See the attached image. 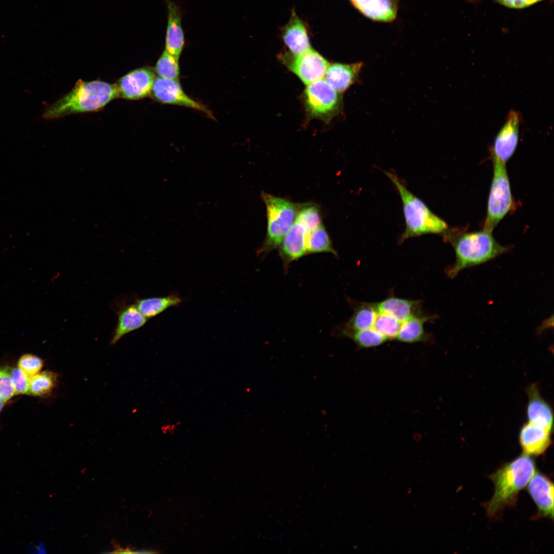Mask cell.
Returning <instances> with one entry per match:
<instances>
[{"label":"cell","instance_id":"obj_1","mask_svg":"<svg viewBox=\"0 0 554 554\" xmlns=\"http://www.w3.org/2000/svg\"><path fill=\"white\" fill-rule=\"evenodd\" d=\"M491 233L485 230L461 232L447 229L442 233L456 254L455 262L447 270L449 277L454 278L462 270L485 263L508 250L497 242Z\"/></svg>","mask_w":554,"mask_h":554},{"label":"cell","instance_id":"obj_2","mask_svg":"<svg viewBox=\"0 0 554 554\" xmlns=\"http://www.w3.org/2000/svg\"><path fill=\"white\" fill-rule=\"evenodd\" d=\"M117 97L115 84L80 79L70 91L46 110L44 116L55 119L72 114L97 111Z\"/></svg>","mask_w":554,"mask_h":554},{"label":"cell","instance_id":"obj_3","mask_svg":"<svg viewBox=\"0 0 554 554\" xmlns=\"http://www.w3.org/2000/svg\"><path fill=\"white\" fill-rule=\"evenodd\" d=\"M535 470L534 461L524 453L492 473L490 479L494 489L492 497L485 505L488 515L495 517L505 508L513 505Z\"/></svg>","mask_w":554,"mask_h":554},{"label":"cell","instance_id":"obj_4","mask_svg":"<svg viewBox=\"0 0 554 554\" xmlns=\"http://www.w3.org/2000/svg\"><path fill=\"white\" fill-rule=\"evenodd\" d=\"M384 172L395 186L402 202L405 229L400 242L426 234H442L448 229L446 222L410 192L396 175L388 171Z\"/></svg>","mask_w":554,"mask_h":554},{"label":"cell","instance_id":"obj_5","mask_svg":"<svg viewBox=\"0 0 554 554\" xmlns=\"http://www.w3.org/2000/svg\"><path fill=\"white\" fill-rule=\"evenodd\" d=\"M262 197L266 207L267 229L258 254L264 256L280 247L296 219L299 204L265 192Z\"/></svg>","mask_w":554,"mask_h":554},{"label":"cell","instance_id":"obj_6","mask_svg":"<svg viewBox=\"0 0 554 554\" xmlns=\"http://www.w3.org/2000/svg\"><path fill=\"white\" fill-rule=\"evenodd\" d=\"M302 100L308 118L319 119L326 123L339 114L343 108L342 93L325 79L307 86Z\"/></svg>","mask_w":554,"mask_h":554},{"label":"cell","instance_id":"obj_7","mask_svg":"<svg viewBox=\"0 0 554 554\" xmlns=\"http://www.w3.org/2000/svg\"><path fill=\"white\" fill-rule=\"evenodd\" d=\"M492 160L493 178L484 225V230L491 232L511 209L513 204L506 164L497 160Z\"/></svg>","mask_w":554,"mask_h":554},{"label":"cell","instance_id":"obj_8","mask_svg":"<svg viewBox=\"0 0 554 554\" xmlns=\"http://www.w3.org/2000/svg\"><path fill=\"white\" fill-rule=\"evenodd\" d=\"M280 58L283 64L307 86L322 79L329 64L324 57L311 48L298 55L286 53L282 54Z\"/></svg>","mask_w":554,"mask_h":554},{"label":"cell","instance_id":"obj_9","mask_svg":"<svg viewBox=\"0 0 554 554\" xmlns=\"http://www.w3.org/2000/svg\"><path fill=\"white\" fill-rule=\"evenodd\" d=\"M150 95L153 99L161 103L188 107L200 111L213 118L212 113L208 108L184 92L178 80L155 78Z\"/></svg>","mask_w":554,"mask_h":554},{"label":"cell","instance_id":"obj_10","mask_svg":"<svg viewBox=\"0 0 554 554\" xmlns=\"http://www.w3.org/2000/svg\"><path fill=\"white\" fill-rule=\"evenodd\" d=\"M155 79L149 67L134 69L121 77L115 84L118 97L129 100L143 98L150 95Z\"/></svg>","mask_w":554,"mask_h":554},{"label":"cell","instance_id":"obj_11","mask_svg":"<svg viewBox=\"0 0 554 554\" xmlns=\"http://www.w3.org/2000/svg\"><path fill=\"white\" fill-rule=\"evenodd\" d=\"M520 121L521 116L518 111L511 110L509 112L494 140L491 151L492 159L506 164L512 156L519 141Z\"/></svg>","mask_w":554,"mask_h":554},{"label":"cell","instance_id":"obj_12","mask_svg":"<svg viewBox=\"0 0 554 554\" xmlns=\"http://www.w3.org/2000/svg\"><path fill=\"white\" fill-rule=\"evenodd\" d=\"M309 232L307 226L296 218L279 247V255L285 271L291 263L307 254L306 242Z\"/></svg>","mask_w":554,"mask_h":554},{"label":"cell","instance_id":"obj_13","mask_svg":"<svg viewBox=\"0 0 554 554\" xmlns=\"http://www.w3.org/2000/svg\"><path fill=\"white\" fill-rule=\"evenodd\" d=\"M527 490L542 516L553 519V484L542 473H535L527 485Z\"/></svg>","mask_w":554,"mask_h":554},{"label":"cell","instance_id":"obj_14","mask_svg":"<svg viewBox=\"0 0 554 554\" xmlns=\"http://www.w3.org/2000/svg\"><path fill=\"white\" fill-rule=\"evenodd\" d=\"M168 20L165 37V50L177 59L184 49V34L182 26L180 8L171 0H166Z\"/></svg>","mask_w":554,"mask_h":554},{"label":"cell","instance_id":"obj_15","mask_svg":"<svg viewBox=\"0 0 554 554\" xmlns=\"http://www.w3.org/2000/svg\"><path fill=\"white\" fill-rule=\"evenodd\" d=\"M551 432L547 429L528 422L519 433V442L524 454L539 456L543 454L551 444Z\"/></svg>","mask_w":554,"mask_h":554},{"label":"cell","instance_id":"obj_16","mask_svg":"<svg viewBox=\"0 0 554 554\" xmlns=\"http://www.w3.org/2000/svg\"><path fill=\"white\" fill-rule=\"evenodd\" d=\"M282 38L292 55H300L311 48L305 25L294 11L283 27Z\"/></svg>","mask_w":554,"mask_h":554},{"label":"cell","instance_id":"obj_17","mask_svg":"<svg viewBox=\"0 0 554 554\" xmlns=\"http://www.w3.org/2000/svg\"><path fill=\"white\" fill-rule=\"evenodd\" d=\"M528 402L526 414L529 422L543 427L552 431L553 417L549 404L541 397L538 386L530 385L527 389Z\"/></svg>","mask_w":554,"mask_h":554},{"label":"cell","instance_id":"obj_18","mask_svg":"<svg viewBox=\"0 0 554 554\" xmlns=\"http://www.w3.org/2000/svg\"><path fill=\"white\" fill-rule=\"evenodd\" d=\"M362 67V62L329 64L325 74V80L342 93L357 81Z\"/></svg>","mask_w":554,"mask_h":554},{"label":"cell","instance_id":"obj_19","mask_svg":"<svg viewBox=\"0 0 554 554\" xmlns=\"http://www.w3.org/2000/svg\"><path fill=\"white\" fill-rule=\"evenodd\" d=\"M117 322L115 328L111 344H115L127 334L143 326L147 321L134 304L128 305L118 312Z\"/></svg>","mask_w":554,"mask_h":554},{"label":"cell","instance_id":"obj_20","mask_svg":"<svg viewBox=\"0 0 554 554\" xmlns=\"http://www.w3.org/2000/svg\"><path fill=\"white\" fill-rule=\"evenodd\" d=\"M420 302L395 296L374 303L378 311L391 315L403 322L410 316L420 313Z\"/></svg>","mask_w":554,"mask_h":554},{"label":"cell","instance_id":"obj_21","mask_svg":"<svg viewBox=\"0 0 554 554\" xmlns=\"http://www.w3.org/2000/svg\"><path fill=\"white\" fill-rule=\"evenodd\" d=\"M183 301L178 294H172L163 297H152L137 299L134 305L146 318L156 316L170 307L177 306Z\"/></svg>","mask_w":554,"mask_h":554},{"label":"cell","instance_id":"obj_22","mask_svg":"<svg viewBox=\"0 0 554 554\" xmlns=\"http://www.w3.org/2000/svg\"><path fill=\"white\" fill-rule=\"evenodd\" d=\"M421 312L416 314L403 321L395 339L398 341L412 343L423 341L425 338L424 323L430 320Z\"/></svg>","mask_w":554,"mask_h":554},{"label":"cell","instance_id":"obj_23","mask_svg":"<svg viewBox=\"0 0 554 554\" xmlns=\"http://www.w3.org/2000/svg\"><path fill=\"white\" fill-rule=\"evenodd\" d=\"M359 11L374 21L391 22L397 16L398 5L395 0H369Z\"/></svg>","mask_w":554,"mask_h":554},{"label":"cell","instance_id":"obj_24","mask_svg":"<svg viewBox=\"0 0 554 554\" xmlns=\"http://www.w3.org/2000/svg\"><path fill=\"white\" fill-rule=\"evenodd\" d=\"M306 245L307 254L329 252L336 256H338L326 229L322 224L308 233Z\"/></svg>","mask_w":554,"mask_h":554},{"label":"cell","instance_id":"obj_25","mask_svg":"<svg viewBox=\"0 0 554 554\" xmlns=\"http://www.w3.org/2000/svg\"><path fill=\"white\" fill-rule=\"evenodd\" d=\"M377 315L374 303L362 304L355 308L344 328L353 330L373 328Z\"/></svg>","mask_w":554,"mask_h":554},{"label":"cell","instance_id":"obj_26","mask_svg":"<svg viewBox=\"0 0 554 554\" xmlns=\"http://www.w3.org/2000/svg\"><path fill=\"white\" fill-rule=\"evenodd\" d=\"M341 332L343 336L350 338L362 348L376 347L388 340L373 328L353 330L343 328Z\"/></svg>","mask_w":554,"mask_h":554},{"label":"cell","instance_id":"obj_27","mask_svg":"<svg viewBox=\"0 0 554 554\" xmlns=\"http://www.w3.org/2000/svg\"><path fill=\"white\" fill-rule=\"evenodd\" d=\"M57 374L44 371L29 378V394L44 397L50 394L56 385Z\"/></svg>","mask_w":554,"mask_h":554},{"label":"cell","instance_id":"obj_28","mask_svg":"<svg viewBox=\"0 0 554 554\" xmlns=\"http://www.w3.org/2000/svg\"><path fill=\"white\" fill-rule=\"evenodd\" d=\"M155 71L160 77L178 80L180 73L179 59L164 50L156 63Z\"/></svg>","mask_w":554,"mask_h":554},{"label":"cell","instance_id":"obj_29","mask_svg":"<svg viewBox=\"0 0 554 554\" xmlns=\"http://www.w3.org/2000/svg\"><path fill=\"white\" fill-rule=\"evenodd\" d=\"M377 315L373 328L388 340L395 339L402 322L393 316L377 310Z\"/></svg>","mask_w":554,"mask_h":554},{"label":"cell","instance_id":"obj_30","mask_svg":"<svg viewBox=\"0 0 554 554\" xmlns=\"http://www.w3.org/2000/svg\"><path fill=\"white\" fill-rule=\"evenodd\" d=\"M296 218L303 222L310 232L322 224L319 208L311 203L299 204Z\"/></svg>","mask_w":554,"mask_h":554},{"label":"cell","instance_id":"obj_31","mask_svg":"<svg viewBox=\"0 0 554 554\" xmlns=\"http://www.w3.org/2000/svg\"><path fill=\"white\" fill-rule=\"evenodd\" d=\"M43 366V360L31 354L23 355L18 362V367L29 378L39 372Z\"/></svg>","mask_w":554,"mask_h":554},{"label":"cell","instance_id":"obj_32","mask_svg":"<svg viewBox=\"0 0 554 554\" xmlns=\"http://www.w3.org/2000/svg\"><path fill=\"white\" fill-rule=\"evenodd\" d=\"M15 394L11 370L8 367H0V399L5 403Z\"/></svg>","mask_w":554,"mask_h":554},{"label":"cell","instance_id":"obj_33","mask_svg":"<svg viewBox=\"0 0 554 554\" xmlns=\"http://www.w3.org/2000/svg\"><path fill=\"white\" fill-rule=\"evenodd\" d=\"M15 394H29V378L18 367L11 370Z\"/></svg>","mask_w":554,"mask_h":554},{"label":"cell","instance_id":"obj_34","mask_svg":"<svg viewBox=\"0 0 554 554\" xmlns=\"http://www.w3.org/2000/svg\"><path fill=\"white\" fill-rule=\"evenodd\" d=\"M471 2H477L481 0H469ZM506 7L521 9L529 7L540 2L545 0H491Z\"/></svg>","mask_w":554,"mask_h":554},{"label":"cell","instance_id":"obj_35","mask_svg":"<svg viewBox=\"0 0 554 554\" xmlns=\"http://www.w3.org/2000/svg\"><path fill=\"white\" fill-rule=\"evenodd\" d=\"M4 403H4V402H3V401H2V400H1V399H0V412H1V411H2V409H3V407H4Z\"/></svg>","mask_w":554,"mask_h":554}]
</instances>
